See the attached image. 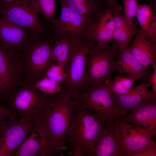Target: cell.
<instances>
[{
	"label": "cell",
	"mask_w": 156,
	"mask_h": 156,
	"mask_svg": "<svg viewBox=\"0 0 156 156\" xmlns=\"http://www.w3.org/2000/svg\"><path fill=\"white\" fill-rule=\"evenodd\" d=\"M61 12L59 18L53 25V33L55 41L63 36L89 41L88 35L96 23L91 22L60 3Z\"/></svg>",
	"instance_id": "9"
},
{
	"label": "cell",
	"mask_w": 156,
	"mask_h": 156,
	"mask_svg": "<svg viewBox=\"0 0 156 156\" xmlns=\"http://www.w3.org/2000/svg\"><path fill=\"white\" fill-rule=\"evenodd\" d=\"M34 10L41 14L53 25L57 19L55 17L56 2L57 0H29Z\"/></svg>",
	"instance_id": "26"
},
{
	"label": "cell",
	"mask_w": 156,
	"mask_h": 156,
	"mask_svg": "<svg viewBox=\"0 0 156 156\" xmlns=\"http://www.w3.org/2000/svg\"><path fill=\"white\" fill-rule=\"evenodd\" d=\"M38 14L34 11L30 3L12 4L0 2V16L31 34H41L48 31Z\"/></svg>",
	"instance_id": "11"
},
{
	"label": "cell",
	"mask_w": 156,
	"mask_h": 156,
	"mask_svg": "<svg viewBox=\"0 0 156 156\" xmlns=\"http://www.w3.org/2000/svg\"><path fill=\"white\" fill-rule=\"evenodd\" d=\"M46 76L53 79L61 84L64 83L66 76L64 68L55 63L47 69Z\"/></svg>",
	"instance_id": "29"
},
{
	"label": "cell",
	"mask_w": 156,
	"mask_h": 156,
	"mask_svg": "<svg viewBox=\"0 0 156 156\" xmlns=\"http://www.w3.org/2000/svg\"><path fill=\"white\" fill-rule=\"evenodd\" d=\"M72 99L81 107L93 112L104 122H115L126 114L118 109L104 83L91 86Z\"/></svg>",
	"instance_id": "7"
},
{
	"label": "cell",
	"mask_w": 156,
	"mask_h": 156,
	"mask_svg": "<svg viewBox=\"0 0 156 156\" xmlns=\"http://www.w3.org/2000/svg\"><path fill=\"white\" fill-rule=\"evenodd\" d=\"M56 96L45 94L34 85L24 83L5 94L1 102L18 116L32 118L39 122L53 105Z\"/></svg>",
	"instance_id": "3"
},
{
	"label": "cell",
	"mask_w": 156,
	"mask_h": 156,
	"mask_svg": "<svg viewBox=\"0 0 156 156\" xmlns=\"http://www.w3.org/2000/svg\"><path fill=\"white\" fill-rule=\"evenodd\" d=\"M121 120L138 127L147 129L156 135V95L132 108Z\"/></svg>",
	"instance_id": "13"
},
{
	"label": "cell",
	"mask_w": 156,
	"mask_h": 156,
	"mask_svg": "<svg viewBox=\"0 0 156 156\" xmlns=\"http://www.w3.org/2000/svg\"><path fill=\"white\" fill-rule=\"evenodd\" d=\"M71 43V38L63 36L56 40L51 51L53 61L64 68L69 56Z\"/></svg>",
	"instance_id": "23"
},
{
	"label": "cell",
	"mask_w": 156,
	"mask_h": 156,
	"mask_svg": "<svg viewBox=\"0 0 156 156\" xmlns=\"http://www.w3.org/2000/svg\"><path fill=\"white\" fill-rule=\"evenodd\" d=\"M156 142L134 152L131 156H156Z\"/></svg>",
	"instance_id": "31"
},
{
	"label": "cell",
	"mask_w": 156,
	"mask_h": 156,
	"mask_svg": "<svg viewBox=\"0 0 156 156\" xmlns=\"http://www.w3.org/2000/svg\"><path fill=\"white\" fill-rule=\"evenodd\" d=\"M124 5V18L127 25H131L135 17L139 4L137 0H122Z\"/></svg>",
	"instance_id": "28"
},
{
	"label": "cell",
	"mask_w": 156,
	"mask_h": 156,
	"mask_svg": "<svg viewBox=\"0 0 156 156\" xmlns=\"http://www.w3.org/2000/svg\"><path fill=\"white\" fill-rule=\"evenodd\" d=\"M76 104L75 101L70 97L57 95L52 107L38 124L47 146L59 153L66 148L64 144Z\"/></svg>",
	"instance_id": "4"
},
{
	"label": "cell",
	"mask_w": 156,
	"mask_h": 156,
	"mask_svg": "<svg viewBox=\"0 0 156 156\" xmlns=\"http://www.w3.org/2000/svg\"><path fill=\"white\" fill-rule=\"evenodd\" d=\"M134 57L145 68L156 60V43L149 40L139 30L131 46L128 48Z\"/></svg>",
	"instance_id": "19"
},
{
	"label": "cell",
	"mask_w": 156,
	"mask_h": 156,
	"mask_svg": "<svg viewBox=\"0 0 156 156\" xmlns=\"http://www.w3.org/2000/svg\"><path fill=\"white\" fill-rule=\"evenodd\" d=\"M84 18L96 23L108 7L106 0H59Z\"/></svg>",
	"instance_id": "17"
},
{
	"label": "cell",
	"mask_w": 156,
	"mask_h": 156,
	"mask_svg": "<svg viewBox=\"0 0 156 156\" xmlns=\"http://www.w3.org/2000/svg\"><path fill=\"white\" fill-rule=\"evenodd\" d=\"M156 13V3L153 1L148 4L138 5L135 17L140 27L139 31L146 37L153 16Z\"/></svg>",
	"instance_id": "22"
},
{
	"label": "cell",
	"mask_w": 156,
	"mask_h": 156,
	"mask_svg": "<svg viewBox=\"0 0 156 156\" xmlns=\"http://www.w3.org/2000/svg\"><path fill=\"white\" fill-rule=\"evenodd\" d=\"M96 114L77 104L68 134L70 155L89 156L103 134L105 122Z\"/></svg>",
	"instance_id": "2"
},
{
	"label": "cell",
	"mask_w": 156,
	"mask_h": 156,
	"mask_svg": "<svg viewBox=\"0 0 156 156\" xmlns=\"http://www.w3.org/2000/svg\"><path fill=\"white\" fill-rule=\"evenodd\" d=\"M115 122H105L103 132L89 156H118V142L114 129Z\"/></svg>",
	"instance_id": "20"
},
{
	"label": "cell",
	"mask_w": 156,
	"mask_h": 156,
	"mask_svg": "<svg viewBox=\"0 0 156 156\" xmlns=\"http://www.w3.org/2000/svg\"><path fill=\"white\" fill-rule=\"evenodd\" d=\"M138 24L136 21L130 25H126L119 28H114L113 39L116 42L118 50L125 49L131 41L139 30L137 28Z\"/></svg>",
	"instance_id": "24"
},
{
	"label": "cell",
	"mask_w": 156,
	"mask_h": 156,
	"mask_svg": "<svg viewBox=\"0 0 156 156\" xmlns=\"http://www.w3.org/2000/svg\"><path fill=\"white\" fill-rule=\"evenodd\" d=\"M5 87L3 82L0 77V97L1 99L5 93Z\"/></svg>",
	"instance_id": "34"
},
{
	"label": "cell",
	"mask_w": 156,
	"mask_h": 156,
	"mask_svg": "<svg viewBox=\"0 0 156 156\" xmlns=\"http://www.w3.org/2000/svg\"><path fill=\"white\" fill-rule=\"evenodd\" d=\"M95 43L71 38L69 56L64 68L66 78L57 95L73 99L90 87L86 79L87 60Z\"/></svg>",
	"instance_id": "5"
},
{
	"label": "cell",
	"mask_w": 156,
	"mask_h": 156,
	"mask_svg": "<svg viewBox=\"0 0 156 156\" xmlns=\"http://www.w3.org/2000/svg\"><path fill=\"white\" fill-rule=\"evenodd\" d=\"M2 3L12 4H21L30 3L29 0H0Z\"/></svg>",
	"instance_id": "33"
},
{
	"label": "cell",
	"mask_w": 156,
	"mask_h": 156,
	"mask_svg": "<svg viewBox=\"0 0 156 156\" xmlns=\"http://www.w3.org/2000/svg\"><path fill=\"white\" fill-rule=\"evenodd\" d=\"M114 135L118 142V156H131L134 152L156 143V135L151 130L138 127L121 119L115 122Z\"/></svg>",
	"instance_id": "8"
},
{
	"label": "cell",
	"mask_w": 156,
	"mask_h": 156,
	"mask_svg": "<svg viewBox=\"0 0 156 156\" xmlns=\"http://www.w3.org/2000/svg\"><path fill=\"white\" fill-rule=\"evenodd\" d=\"M0 77L5 87L4 95L24 83L18 53L5 50L0 46Z\"/></svg>",
	"instance_id": "12"
},
{
	"label": "cell",
	"mask_w": 156,
	"mask_h": 156,
	"mask_svg": "<svg viewBox=\"0 0 156 156\" xmlns=\"http://www.w3.org/2000/svg\"><path fill=\"white\" fill-rule=\"evenodd\" d=\"M1 98L0 97V102H1Z\"/></svg>",
	"instance_id": "36"
},
{
	"label": "cell",
	"mask_w": 156,
	"mask_h": 156,
	"mask_svg": "<svg viewBox=\"0 0 156 156\" xmlns=\"http://www.w3.org/2000/svg\"><path fill=\"white\" fill-rule=\"evenodd\" d=\"M141 78L140 77H123L116 76L114 81L110 80L104 83L108 90L113 95H120L128 92L134 82Z\"/></svg>",
	"instance_id": "25"
},
{
	"label": "cell",
	"mask_w": 156,
	"mask_h": 156,
	"mask_svg": "<svg viewBox=\"0 0 156 156\" xmlns=\"http://www.w3.org/2000/svg\"><path fill=\"white\" fill-rule=\"evenodd\" d=\"M151 86L149 83L144 82L132 88L127 93L113 96L118 109L127 113L128 110L147 101L152 96V92L148 90Z\"/></svg>",
	"instance_id": "16"
},
{
	"label": "cell",
	"mask_w": 156,
	"mask_h": 156,
	"mask_svg": "<svg viewBox=\"0 0 156 156\" xmlns=\"http://www.w3.org/2000/svg\"><path fill=\"white\" fill-rule=\"evenodd\" d=\"M112 7H108L101 16L95 26L88 35V40L107 44L112 42L114 28Z\"/></svg>",
	"instance_id": "21"
},
{
	"label": "cell",
	"mask_w": 156,
	"mask_h": 156,
	"mask_svg": "<svg viewBox=\"0 0 156 156\" xmlns=\"http://www.w3.org/2000/svg\"><path fill=\"white\" fill-rule=\"evenodd\" d=\"M29 36L24 29L0 16V46L3 49L19 53Z\"/></svg>",
	"instance_id": "14"
},
{
	"label": "cell",
	"mask_w": 156,
	"mask_h": 156,
	"mask_svg": "<svg viewBox=\"0 0 156 156\" xmlns=\"http://www.w3.org/2000/svg\"><path fill=\"white\" fill-rule=\"evenodd\" d=\"M107 5L108 7H113L116 4V0H106Z\"/></svg>",
	"instance_id": "35"
},
{
	"label": "cell",
	"mask_w": 156,
	"mask_h": 156,
	"mask_svg": "<svg viewBox=\"0 0 156 156\" xmlns=\"http://www.w3.org/2000/svg\"><path fill=\"white\" fill-rule=\"evenodd\" d=\"M112 42L111 46L102 42L95 43L88 55L86 79L90 87L111 80L118 51L116 41L112 40Z\"/></svg>",
	"instance_id": "6"
},
{
	"label": "cell",
	"mask_w": 156,
	"mask_h": 156,
	"mask_svg": "<svg viewBox=\"0 0 156 156\" xmlns=\"http://www.w3.org/2000/svg\"><path fill=\"white\" fill-rule=\"evenodd\" d=\"M39 122L29 117H14L6 123L0 137V156H13Z\"/></svg>",
	"instance_id": "10"
},
{
	"label": "cell",
	"mask_w": 156,
	"mask_h": 156,
	"mask_svg": "<svg viewBox=\"0 0 156 156\" xmlns=\"http://www.w3.org/2000/svg\"><path fill=\"white\" fill-rule=\"evenodd\" d=\"M34 85L41 92L49 95L57 94L62 86L61 84L47 76L37 80Z\"/></svg>",
	"instance_id": "27"
},
{
	"label": "cell",
	"mask_w": 156,
	"mask_h": 156,
	"mask_svg": "<svg viewBox=\"0 0 156 156\" xmlns=\"http://www.w3.org/2000/svg\"><path fill=\"white\" fill-rule=\"evenodd\" d=\"M55 41L52 32L29 36L18 53L24 83L34 85L46 76L47 69L55 63L51 57Z\"/></svg>",
	"instance_id": "1"
},
{
	"label": "cell",
	"mask_w": 156,
	"mask_h": 156,
	"mask_svg": "<svg viewBox=\"0 0 156 156\" xmlns=\"http://www.w3.org/2000/svg\"><path fill=\"white\" fill-rule=\"evenodd\" d=\"M114 71L119 75L142 78L150 72V68L144 67L134 57L128 48L118 50Z\"/></svg>",
	"instance_id": "18"
},
{
	"label": "cell",
	"mask_w": 156,
	"mask_h": 156,
	"mask_svg": "<svg viewBox=\"0 0 156 156\" xmlns=\"http://www.w3.org/2000/svg\"><path fill=\"white\" fill-rule=\"evenodd\" d=\"M154 70L153 74H151L149 77V83L152 86L153 96L156 95V63L155 62L152 64Z\"/></svg>",
	"instance_id": "32"
},
{
	"label": "cell",
	"mask_w": 156,
	"mask_h": 156,
	"mask_svg": "<svg viewBox=\"0 0 156 156\" xmlns=\"http://www.w3.org/2000/svg\"><path fill=\"white\" fill-rule=\"evenodd\" d=\"M38 124L19 146L15 156H50L59 154L47 146Z\"/></svg>",
	"instance_id": "15"
},
{
	"label": "cell",
	"mask_w": 156,
	"mask_h": 156,
	"mask_svg": "<svg viewBox=\"0 0 156 156\" xmlns=\"http://www.w3.org/2000/svg\"><path fill=\"white\" fill-rule=\"evenodd\" d=\"M18 116V115L11 109L0 105V137L6 122L10 118Z\"/></svg>",
	"instance_id": "30"
}]
</instances>
